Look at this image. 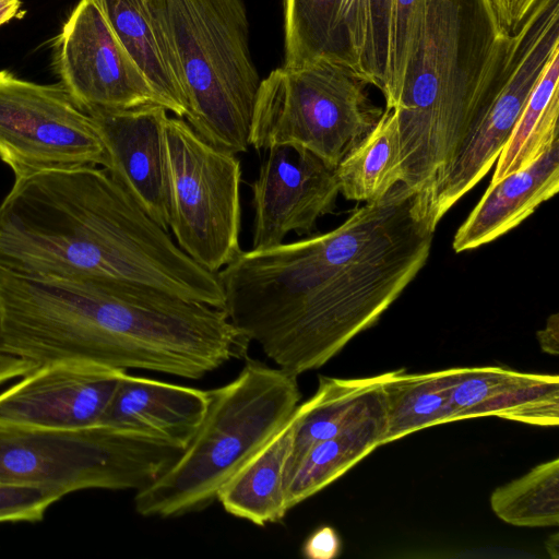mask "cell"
Listing matches in <instances>:
<instances>
[{"label":"cell","instance_id":"1","mask_svg":"<svg viewBox=\"0 0 559 559\" xmlns=\"http://www.w3.org/2000/svg\"><path fill=\"white\" fill-rule=\"evenodd\" d=\"M397 182L336 228L241 251L218 276L231 323L298 377L372 326L426 264L435 230Z\"/></svg>","mask_w":559,"mask_h":559},{"label":"cell","instance_id":"2","mask_svg":"<svg viewBox=\"0 0 559 559\" xmlns=\"http://www.w3.org/2000/svg\"><path fill=\"white\" fill-rule=\"evenodd\" d=\"M250 341L224 309L129 282L91 285L0 272V352L199 380Z\"/></svg>","mask_w":559,"mask_h":559},{"label":"cell","instance_id":"3","mask_svg":"<svg viewBox=\"0 0 559 559\" xmlns=\"http://www.w3.org/2000/svg\"><path fill=\"white\" fill-rule=\"evenodd\" d=\"M0 272L91 285H147L225 310L201 266L98 166L16 178L0 204Z\"/></svg>","mask_w":559,"mask_h":559},{"label":"cell","instance_id":"4","mask_svg":"<svg viewBox=\"0 0 559 559\" xmlns=\"http://www.w3.org/2000/svg\"><path fill=\"white\" fill-rule=\"evenodd\" d=\"M515 51L489 0H425L396 112L403 183L431 193L504 84Z\"/></svg>","mask_w":559,"mask_h":559},{"label":"cell","instance_id":"5","mask_svg":"<svg viewBox=\"0 0 559 559\" xmlns=\"http://www.w3.org/2000/svg\"><path fill=\"white\" fill-rule=\"evenodd\" d=\"M207 407L176 461L136 491L145 518H176L207 508L221 487L274 435L299 405L297 377L247 359L230 382L207 390Z\"/></svg>","mask_w":559,"mask_h":559},{"label":"cell","instance_id":"6","mask_svg":"<svg viewBox=\"0 0 559 559\" xmlns=\"http://www.w3.org/2000/svg\"><path fill=\"white\" fill-rule=\"evenodd\" d=\"M180 61L186 119L210 144L233 154L250 146L261 84L242 0H164Z\"/></svg>","mask_w":559,"mask_h":559},{"label":"cell","instance_id":"7","mask_svg":"<svg viewBox=\"0 0 559 559\" xmlns=\"http://www.w3.org/2000/svg\"><path fill=\"white\" fill-rule=\"evenodd\" d=\"M368 85L352 67L331 59L274 69L259 87L250 146L305 148L336 168L383 112Z\"/></svg>","mask_w":559,"mask_h":559},{"label":"cell","instance_id":"8","mask_svg":"<svg viewBox=\"0 0 559 559\" xmlns=\"http://www.w3.org/2000/svg\"><path fill=\"white\" fill-rule=\"evenodd\" d=\"M182 449L164 440L94 426L76 430L0 425V481L61 492L145 488Z\"/></svg>","mask_w":559,"mask_h":559},{"label":"cell","instance_id":"9","mask_svg":"<svg viewBox=\"0 0 559 559\" xmlns=\"http://www.w3.org/2000/svg\"><path fill=\"white\" fill-rule=\"evenodd\" d=\"M170 182L169 228L179 248L218 273L242 250L241 164L201 138L183 118L165 126Z\"/></svg>","mask_w":559,"mask_h":559},{"label":"cell","instance_id":"10","mask_svg":"<svg viewBox=\"0 0 559 559\" xmlns=\"http://www.w3.org/2000/svg\"><path fill=\"white\" fill-rule=\"evenodd\" d=\"M0 159L15 179L81 166L106 168L97 129L61 84L0 71Z\"/></svg>","mask_w":559,"mask_h":559},{"label":"cell","instance_id":"11","mask_svg":"<svg viewBox=\"0 0 559 559\" xmlns=\"http://www.w3.org/2000/svg\"><path fill=\"white\" fill-rule=\"evenodd\" d=\"M559 49V0H538L516 32L509 75L464 140L426 207L436 230L448 211L490 170L555 51Z\"/></svg>","mask_w":559,"mask_h":559},{"label":"cell","instance_id":"12","mask_svg":"<svg viewBox=\"0 0 559 559\" xmlns=\"http://www.w3.org/2000/svg\"><path fill=\"white\" fill-rule=\"evenodd\" d=\"M60 84L85 112L158 104L95 0H80L55 41Z\"/></svg>","mask_w":559,"mask_h":559},{"label":"cell","instance_id":"13","mask_svg":"<svg viewBox=\"0 0 559 559\" xmlns=\"http://www.w3.org/2000/svg\"><path fill=\"white\" fill-rule=\"evenodd\" d=\"M250 187L254 213L251 249L281 245L293 231L311 234L320 217L334 212L340 193L335 168L293 146L267 150Z\"/></svg>","mask_w":559,"mask_h":559},{"label":"cell","instance_id":"14","mask_svg":"<svg viewBox=\"0 0 559 559\" xmlns=\"http://www.w3.org/2000/svg\"><path fill=\"white\" fill-rule=\"evenodd\" d=\"M124 371L80 361L37 366L0 393V425L48 430L98 426Z\"/></svg>","mask_w":559,"mask_h":559},{"label":"cell","instance_id":"15","mask_svg":"<svg viewBox=\"0 0 559 559\" xmlns=\"http://www.w3.org/2000/svg\"><path fill=\"white\" fill-rule=\"evenodd\" d=\"M167 109L147 104L87 111L105 146L106 170L165 230H169L170 182L165 126Z\"/></svg>","mask_w":559,"mask_h":559},{"label":"cell","instance_id":"16","mask_svg":"<svg viewBox=\"0 0 559 559\" xmlns=\"http://www.w3.org/2000/svg\"><path fill=\"white\" fill-rule=\"evenodd\" d=\"M111 29L144 74L159 103L178 118L187 115L180 61L164 0H95Z\"/></svg>","mask_w":559,"mask_h":559},{"label":"cell","instance_id":"17","mask_svg":"<svg viewBox=\"0 0 559 559\" xmlns=\"http://www.w3.org/2000/svg\"><path fill=\"white\" fill-rule=\"evenodd\" d=\"M207 390L123 372L99 425L151 436L183 449L207 407Z\"/></svg>","mask_w":559,"mask_h":559},{"label":"cell","instance_id":"18","mask_svg":"<svg viewBox=\"0 0 559 559\" xmlns=\"http://www.w3.org/2000/svg\"><path fill=\"white\" fill-rule=\"evenodd\" d=\"M559 189V139L525 168L493 185L457 228L456 253L476 249L510 231Z\"/></svg>","mask_w":559,"mask_h":559},{"label":"cell","instance_id":"19","mask_svg":"<svg viewBox=\"0 0 559 559\" xmlns=\"http://www.w3.org/2000/svg\"><path fill=\"white\" fill-rule=\"evenodd\" d=\"M389 372L368 378L320 376L316 393L294 412V437L287 472L314 443L384 413L383 384Z\"/></svg>","mask_w":559,"mask_h":559},{"label":"cell","instance_id":"20","mask_svg":"<svg viewBox=\"0 0 559 559\" xmlns=\"http://www.w3.org/2000/svg\"><path fill=\"white\" fill-rule=\"evenodd\" d=\"M294 414L283 428L221 487L216 500L230 515L258 526L281 522L286 507V466L292 453Z\"/></svg>","mask_w":559,"mask_h":559},{"label":"cell","instance_id":"21","mask_svg":"<svg viewBox=\"0 0 559 559\" xmlns=\"http://www.w3.org/2000/svg\"><path fill=\"white\" fill-rule=\"evenodd\" d=\"M456 368L427 373L389 372L383 384L385 425L381 445L439 424L455 421L450 390Z\"/></svg>","mask_w":559,"mask_h":559},{"label":"cell","instance_id":"22","mask_svg":"<svg viewBox=\"0 0 559 559\" xmlns=\"http://www.w3.org/2000/svg\"><path fill=\"white\" fill-rule=\"evenodd\" d=\"M384 425L385 415L382 413L310 447L286 474L288 511L324 489L380 447Z\"/></svg>","mask_w":559,"mask_h":559},{"label":"cell","instance_id":"23","mask_svg":"<svg viewBox=\"0 0 559 559\" xmlns=\"http://www.w3.org/2000/svg\"><path fill=\"white\" fill-rule=\"evenodd\" d=\"M340 193L356 202H373L403 182L396 112L385 108L374 128L335 168Z\"/></svg>","mask_w":559,"mask_h":559},{"label":"cell","instance_id":"24","mask_svg":"<svg viewBox=\"0 0 559 559\" xmlns=\"http://www.w3.org/2000/svg\"><path fill=\"white\" fill-rule=\"evenodd\" d=\"M559 49L548 61L496 160L489 185L525 168L558 140Z\"/></svg>","mask_w":559,"mask_h":559},{"label":"cell","instance_id":"25","mask_svg":"<svg viewBox=\"0 0 559 559\" xmlns=\"http://www.w3.org/2000/svg\"><path fill=\"white\" fill-rule=\"evenodd\" d=\"M337 5L338 0H284V68L319 59L347 64L336 32Z\"/></svg>","mask_w":559,"mask_h":559},{"label":"cell","instance_id":"26","mask_svg":"<svg viewBox=\"0 0 559 559\" xmlns=\"http://www.w3.org/2000/svg\"><path fill=\"white\" fill-rule=\"evenodd\" d=\"M490 507L500 520L515 526L558 525V457L538 464L525 475L495 489Z\"/></svg>","mask_w":559,"mask_h":559},{"label":"cell","instance_id":"27","mask_svg":"<svg viewBox=\"0 0 559 559\" xmlns=\"http://www.w3.org/2000/svg\"><path fill=\"white\" fill-rule=\"evenodd\" d=\"M483 416H498L537 426H558L559 377L515 371L498 392L469 411L466 419Z\"/></svg>","mask_w":559,"mask_h":559},{"label":"cell","instance_id":"28","mask_svg":"<svg viewBox=\"0 0 559 559\" xmlns=\"http://www.w3.org/2000/svg\"><path fill=\"white\" fill-rule=\"evenodd\" d=\"M425 0H394L385 108H394L423 25Z\"/></svg>","mask_w":559,"mask_h":559},{"label":"cell","instance_id":"29","mask_svg":"<svg viewBox=\"0 0 559 559\" xmlns=\"http://www.w3.org/2000/svg\"><path fill=\"white\" fill-rule=\"evenodd\" d=\"M393 2L394 0H367L368 27L361 76L381 93L388 82Z\"/></svg>","mask_w":559,"mask_h":559},{"label":"cell","instance_id":"30","mask_svg":"<svg viewBox=\"0 0 559 559\" xmlns=\"http://www.w3.org/2000/svg\"><path fill=\"white\" fill-rule=\"evenodd\" d=\"M515 371L497 366L456 368L450 390L455 420L466 419L469 411L498 392Z\"/></svg>","mask_w":559,"mask_h":559},{"label":"cell","instance_id":"31","mask_svg":"<svg viewBox=\"0 0 559 559\" xmlns=\"http://www.w3.org/2000/svg\"><path fill=\"white\" fill-rule=\"evenodd\" d=\"M62 497L49 488L0 481V523L41 521L48 508Z\"/></svg>","mask_w":559,"mask_h":559},{"label":"cell","instance_id":"32","mask_svg":"<svg viewBox=\"0 0 559 559\" xmlns=\"http://www.w3.org/2000/svg\"><path fill=\"white\" fill-rule=\"evenodd\" d=\"M367 0H338L336 32L345 62L361 75L367 38Z\"/></svg>","mask_w":559,"mask_h":559},{"label":"cell","instance_id":"33","mask_svg":"<svg viewBox=\"0 0 559 559\" xmlns=\"http://www.w3.org/2000/svg\"><path fill=\"white\" fill-rule=\"evenodd\" d=\"M342 551L338 533L330 525H322L305 540L301 552L307 559H334Z\"/></svg>","mask_w":559,"mask_h":559},{"label":"cell","instance_id":"34","mask_svg":"<svg viewBox=\"0 0 559 559\" xmlns=\"http://www.w3.org/2000/svg\"><path fill=\"white\" fill-rule=\"evenodd\" d=\"M502 31L514 34L538 0H489Z\"/></svg>","mask_w":559,"mask_h":559},{"label":"cell","instance_id":"35","mask_svg":"<svg viewBox=\"0 0 559 559\" xmlns=\"http://www.w3.org/2000/svg\"><path fill=\"white\" fill-rule=\"evenodd\" d=\"M37 366L28 359L0 352V384L14 378H22Z\"/></svg>","mask_w":559,"mask_h":559},{"label":"cell","instance_id":"36","mask_svg":"<svg viewBox=\"0 0 559 559\" xmlns=\"http://www.w3.org/2000/svg\"><path fill=\"white\" fill-rule=\"evenodd\" d=\"M537 341L540 349L550 355H558L559 353V316L558 313L551 314L546 322L543 330L537 331Z\"/></svg>","mask_w":559,"mask_h":559},{"label":"cell","instance_id":"37","mask_svg":"<svg viewBox=\"0 0 559 559\" xmlns=\"http://www.w3.org/2000/svg\"><path fill=\"white\" fill-rule=\"evenodd\" d=\"M20 0H0V26L19 14Z\"/></svg>","mask_w":559,"mask_h":559},{"label":"cell","instance_id":"38","mask_svg":"<svg viewBox=\"0 0 559 559\" xmlns=\"http://www.w3.org/2000/svg\"><path fill=\"white\" fill-rule=\"evenodd\" d=\"M545 548L550 557H552L554 559L559 558V534L558 533H555L547 538V540L545 543Z\"/></svg>","mask_w":559,"mask_h":559}]
</instances>
